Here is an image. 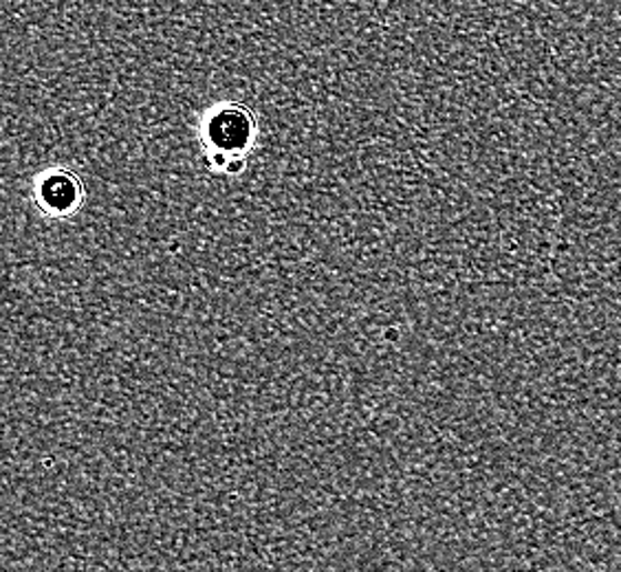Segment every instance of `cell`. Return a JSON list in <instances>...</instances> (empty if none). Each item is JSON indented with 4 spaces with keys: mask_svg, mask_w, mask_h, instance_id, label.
<instances>
[{
    "mask_svg": "<svg viewBox=\"0 0 621 572\" xmlns=\"http://www.w3.org/2000/svg\"><path fill=\"white\" fill-rule=\"evenodd\" d=\"M84 188L76 172L67 168H49L38 174L33 183V197L40 210L53 217L71 214L82 201Z\"/></svg>",
    "mask_w": 621,
    "mask_h": 572,
    "instance_id": "cell-2",
    "label": "cell"
},
{
    "mask_svg": "<svg viewBox=\"0 0 621 572\" xmlns=\"http://www.w3.org/2000/svg\"><path fill=\"white\" fill-rule=\"evenodd\" d=\"M258 134L256 117L248 107L228 102L208 109L201 119V143L219 170H230L234 161L248 159Z\"/></svg>",
    "mask_w": 621,
    "mask_h": 572,
    "instance_id": "cell-1",
    "label": "cell"
}]
</instances>
